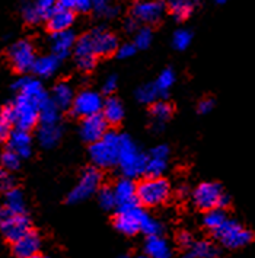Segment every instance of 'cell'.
<instances>
[{
	"instance_id": "54",
	"label": "cell",
	"mask_w": 255,
	"mask_h": 258,
	"mask_svg": "<svg viewBox=\"0 0 255 258\" xmlns=\"http://www.w3.org/2000/svg\"><path fill=\"white\" fill-rule=\"evenodd\" d=\"M121 258H140V257H137V255H122Z\"/></svg>"
},
{
	"instance_id": "19",
	"label": "cell",
	"mask_w": 255,
	"mask_h": 258,
	"mask_svg": "<svg viewBox=\"0 0 255 258\" xmlns=\"http://www.w3.org/2000/svg\"><path fill=\"white\" fill-rule=\"evenodd\" d=\"M14 88L18 92V95L29 96V98L38 101L41 104L48 99V95H47L42 83L38 79H34L31 76H24V78L18 79L14 85Z\"/></svg>"
},
{
	"instance_id": "21",
	"label": "cell",
	"mask_w": 255,
	"mask_h": 258,
	"mask_svg": "<svg viewBox=\"0 0 255 258\" xmlns=\"http://www.w3.org/2000/svg\"><path fill=\"white\" fill-rule=\"evenodd\" d=\"M8 149L19 155L22 159L29 158L32 153V137L29 136L27 130L15 128L11 132L8 139Z\"/></svg>"
},
{
	"instance_id": "31",
	"label": "cell",
	"mask_w": 255,
	"mask_h": 258,
	"mask_svg": "<svg viewBox=\"0 0 255 258\" xmlns=\"http://www.w3.org/2000/svg\"><path fill=\"white\" fill-rule=\"evenodd\" d=\"M40 121L41 124H55L60 122V109L48 98L45 102H42L40 107Z\"/></svg>"
},
{
	"instance_id": "8",
	"label": "cell",
	"mask_w": 255,
	"mask_h": 258,
	"mask_svg": "<svg viewBox=\"0 0 255 258\" xmlns=\"http://www.w3.org/2000/svg\"><path fill=\"white\" fill-rule=\"evenodd\" d=\"M101 172L99 169L94 168H88L79 178L78 184L73 187V190L69 192L68 202L72 204L82 203L85 200H88L91 196H94L96 191H99L101 185Z\"/></svg>"
},
{
	"instance_id": "30",
	"label": "cell",
	"mask_w": 255,
	"mask_h": 258,
	"mask_svg": "<svg viewBox=\"0 0 255 258\" xmlns=\"http://www.w3.org/2000/svg\"><path fill=\"white\" fill-rule=\"evenodd\" d=\"M228 219L229 218L228 215H226V212H225V209H213V210L206 212L204 219H203V223H204V226L209 231L216 232Z\"/></svg>"
},
{
	"instance_id": "34",
	"label": "cell",
	"mask_w": 255,
	"mask_h": 258,
	"mask_svg": "<svg viewBox=\"0 0 255 258\" xmlns=\"http://www.w3.org/2000/svg\"><path fill=\"white\" fill-rule=\"evenodd\" d=\"M175 83V72L172 69H165V70H162L161 75L158 76V79L155 82V85H156V88H158V91H159V94H166L172 86H174Z\"/></svg>"
},
{
	"instance_id": "12",
	"label": "cell",
	"mask_w": 255,
	"mask_h": 258,
	"mask_svg": "<svg viewBox=\"0 0 255 258\" xmlns=\"http://www.w3.org/2000/svg\"><path fill=\"white\" fill-rule=\"evenodd\" d=\"M88 34L91 37V42H92L95 54L98 57H108V55L117 53V50L120 47L118 38L109 29H107V28H95Z\"/></svg>"
},
{
	"instance_id": "49",
	"label": "cell",
	"mask_w": 255,
	"mask_h": 258,
	"mask_svg": "<svg viewBox=\"0 0 255 258\" xmlns=\"http://www.w3.org/2000/svg\"><path fill=\"white\" fill-rule=\"evenodd\" d=\"M178 244L181 245L182 248H189L191 245L194 244V239H193V236L188 233V232H182V233H179V236H178Z\"/></svg>"
},
{
	"instance_id": "17",
	"label": "cell",
	"mask_w": 255,
	"mask_h": 258,
	"mask_svg": "<svg viewBox=\"0 0 255 258\" xmlns=\"http://www.w3.org/2000/svg\"><path fill=\"white\" fill-rule=\"evenodd\" d=\"M114 194H115V200L117 206L120 209L124 207H132L137 204V184L132 178H121L115 182L114 185Z\"/></svg>"
},
{
	"instance_id": "36",
	"label": "cell",
	"mask_w": 255,
	"mask_h": 258,
	"mask_svg": "<svg viewBox=\"0 0 255 258\" xmlns=\"http://www.w3.org/2000/svg\"><path fill=\"white\" fill-rule=\"evenodd\" d=\"M193 41V34L188 31V29H178L175 31L174 35H172V45H174L175 50L178 51H184L189 47Z\"/></svg>"
},
{
	"instance_id": "35",
	"label": "cell",
	"mask_w": 255,
	"mask_h": 258,
	"mask_svg": "<svg viewBox=\"0 0 255 258\" xmlns=\"http://www.w3.org/2000/svg\"><path fill=\"white\" fill-rule=\"evenodd\" d=\"M21 161H22V158L9 149L5 150V152L0 155V166L5 168V169L9 171V172H14L16 169H19Z\"/></svg>"
},
{
	"instance_id": "23",
	"label": "cell",
	"mask_w": 255,
	"mask_h": 258,
	"mask_svg": "<svg viewBox=\"0 0 255 258\" xmlns=\"http://www.w3.org/2000/svg\"><path fill=\"white\" fill-rule=\"evenodd\" d=\"M75 91L72 85L68 82H58L53 88L51 92V101L57 105L58 109L72 108L73 101H75Z\"/></svg>"
},
{
	"instance_id": "52",
	"label": "cell",
	"mask_w": 255,
	"mask_h": 258,
	"mask_svg": "<svg viewBox=\"0 0 255 258\" xmlns=\"http://www.w3.org/2000/svg\"><path fill=\"white\" fill-rule=\"evenodd\" d=\"M9 216H11V212L6 209V206H0V228L9 219Z\"/></svg>"
},
{
	"instance_id": "18",
	"label": "cell",
	"mask_w": 255,
	"mask_h": 258,
	"mask_svg": "<svg viewBox=\"0 0 255 258\" xmlns=\"http://www.w3.org/2000/svg\"><path fill=\"white\" fill-rule=\"evenodd\" d=\"M41 236L35 231H29L21 239L14 242V254L18 258H34L40 254Z\"/></svg>"
},
{
	"instance_id": "2",
	"label": "cell",
	"mask_w": 255,
	"mask_h": 258,
	"mask_svg": "<svg viewBox=\"0 0 255 258\" xmlns=\"http://www.w3.org/2000/svg\"><path fill=\"white\" fill-rule=\"evenodd\" d=\"M121 150V136L117 133H107L101 140L95 142L89 148V158L96 168H114L118 165Z\"/></svg>"
},
{
	"instance_id": "24",
	"label": "cell",
	"mask_w": 255,
	"mask_h": 258,
	"mask_svg": "<svg viewBox=\"0 0 255 258\" xmlns=\"http://www.w3.org/2000/svg\"><path fill=\"white\" fill-rule=\"evenodd\" d=\"M61 135H63V128L60 122H55V124H41L37 137L42 148L51 149L60 142Z\"/></svg>"
},
{
	"instance_id": "7",
	"label": "cell",
	"mask_w": 255,
	"mask_h": 258,
	"mask_svg": "<svg viewBox=\"0 0 255 258\" xmlns=\"http://www.w3.org/2000/svg\"><path fill=\"white\" fill-rule=\"evenodd\" d=\"M8 58L11 66L16 72L27 73L34 68V63L37 60V51L34 44L29 40H19L9 47Z\"/></svg>"
},
{
	"instance_id": "11",
	"label": "cell",
	"mask_w": 255,
	"mask_h": 258,
	"mask_svg": "<svg viewBox=\"0 0 255 258\" xmlns=\"http://www.w3.org/2000/svg\"><path fill=\"white\" fill-rule=\"evenodd\" d=\"M166 5L162 0H137L132 8V18L145 25L158 24L163 18Z\"/></svg>"
},
{
	"instance_id": "41",
	"label": "cell",
	"mask_w": 255,
	"mask_h": 258,
	"mask_svg": "<svg viewBox=\"0 0 255 258\" xmlns=\"http://www.w3.org/2000/svg\"><path fill=\"white\" fill-rule=\"evenodd\" d=\"M98 202L101 204V207L107 209V210H111L117 206V200H115V194H114V190L112 188H108V187H104L101 190L98 191Z\"/></svg>"
},
{
	"instance_id": "55",
	"label": "cell",
	"mask_w": 255,
	"mask_h": 258,
	"mask_svg": "<svg viewBox=\"0 0 255 258\" xmlns=\"http://www.w3.org/2000/svg\"><path fill=\"white\" fill-rule=\"evenodd\" d=\"M34 258H48V257H42V255H37V257H34Z\"/></svg>"
},
{
	"instance_id": "47",
	"label": "cell",
	"mask_w": 255,
	"mask_h": 258,
	"mask_svg": "<svg viewBox=\"0 0 255 258\" xmlns=\"http://www.w3.org/2000/svg\"><path fill=\"white\" fill-rule=\"evenodd\" d=\"M117 86H118L117 76L111 75V76H108L107 79L104 81V85H102V91H104L105 94H112V92H115Z\"/></svg>"
},
{
	"instance_id": "1",
	"label": "cell",
	"mask_w": 255,
	"mask_h": 258,
	"mask_svg": "<svg viewBox=\"0 0 255 258\" xmlns=\"http://www.w3.org/2000/svg\"><path fill=\"white\" fill-rule=\"evenodd\" d=\"M40 107L41 102L29 98V96L18 95L3 111V115L8 118V121L15 125L19 130H31L37 122L40 121Z\"/></svg>"
},
{
	"instance_id": "32",
	"label": "cell",
	"mask_w": 255,
	"mask_h": 258,
	"mask_svg": "<svg viewBox=\"0 0 255 258\" xmlns=\"http://www.w3.org/2000/svg\"><path fill=\"white\" fill-rule=\"evenodd\" d=\"M150 115H152V120L155 121V124L161 127L171 118L172 107L168 102H155L150 109Z\"/></svg>"
},
{
	"instance_id": "15",
	"label": "cell",
	"mask_w": 255,
	"mask_h": 258,
	"mask_svg": "<svg viewBox=\"0 0 255 258\" xmlns=\"http://www.w3.org/2000/svg\"><path fill=\"white\" fill-rule=\"evenodd\" d=\"M107 127L108 122L104 120V117L101 114H98V115L88 117V118L82 120L79 133H81V137L85 142L92 145L107 135Z\"/></svg>"
},
{
	"instance_id": "6",
	"label": "cell",
	"mask_w": 255,
	"mask_h": 258,
	"mask_svg": "<svg viewBox=\"0 0 255 258\" xmlns=\"http://www.w3.org/2000/svg\"><path fill=\"white\" fill-rule=\"evenodd\" d=\"M213 235L220 242V245H223L225 248H229V249L243 248L254 238L252 232L233 219H228L217 231L213 232Z\"/></svg>"
},
{
	"instance_id": "22",
	"label": "cell",
	"mask_w": 255,
	"mask_h": 258,
	"mask_svg": "<svg viewBox=\"0 0 255 258\" xmlns=\"http://www.w3.org/2000/svg\"><path fill=\"white\" fill-rule=\"evenodd\" d=\"M145 252L149 258H171L172 257V248L169 242L162 238L161 235L148 236L145 242Z\"/></svg>"
},
{
	"instance_id": "43",
	"label": "cell",
	"mask_w": 255,
	"mask_h": 258,
	"mask_svg": "<svg viewBox=\"0 0 255 258\" xmlns=\"http://www.w3.org/2000/svg\"><path fill=\"white\" fill-rule=\"evenodd\" d=\"M34 3H35V8H37L42 21L44 19L47 21L50 14L58 6V0H34Z\"/></svg>"
},
{
	"instance_id": "25",
	"label": "cell",
	"mask_w": 255,
	"mask_h": 258,
	"mask_svg": "<svg viewBox=\"0 0 255 258\" xmlns=\"http://www.w3.org/2000/svg\"><path fill=\"white\" fill-rule=\"evenodd\" d=\"M58 68H60V58L58 57H55L54 54L40 55V57H37V60L34 63L32 72L35 76L47 79V78H51L58 70Z\"/></svg>"
},
{
	"instance_id": "51",
	"label": "cell",
	"mask_w": 255,
	"mask_h": 258,
	"mask_svg": "<svg viewBox=\"0 0 255 258\" xmlns=\"http://www.w3.org/2000/svg\"><path fill=\"white\" fill-rule=\"evenodd\" d=\"M137 21H136L135 18H130V19H127L125 21V24H124V28H125V31H129V32H136L139 27H137Z\"/></svg>"
},
{
	"instance_id": "45",
	"label": "cell",
	"mask_w": 255,
	"mask_h": 258,
	"mask_svg": "<svg viewBox=\"0 0 255 258\" xmlns=\"http://www.w3.org/2000/svg\"><path fill=\"white\" fill-rule=\"evenodd\" d=\"M11 122L8 121V118L3 115V112L0 114V143L6 142L11 135Z\"/></svg>"
},
{
	"instance_id": "28",
	"label": "cell",
	"mask_w": 255,
	"mask_h": 258,
	"mask_svg": "<svg viewBox=\"0 0 255 258\" xmlns=\"http://www.w3.org/2000/svg\"><path fill=\"white\" fill-rule=\"evenodd\" d=\"M166 9L171 12L176 21H185L194 11V2L193 0H168Z\"/></svg>"
},
{
	"instance_id": "44",
	"label": "cell",
	"mask_w": 255,
	"mask_h": 258,
	"mask_svg": "<svg viewBox=\"0 0 255 258\" xmlns=\"http://www.w3.org/2000/svg\"><path fill=\"white\" fill-rule=\"evenodd\" d=\"M14 188V177L9 171L0 166V191L8 192Z\"/></svg>"
},
{
	"instance_id": "42",
	"label": "cell",
	"mask_w": 255,
	"mask_h": 258,
	"mask_svg": "<svg viewBox=\"0 0 255 258\" xmlns=\"http://www.w3.org/2000/svg\"><path fill=\"white\" fill-rule=\"evenodd\" d=\"M142 232L146 235V236H155V235H161L162 232V225L158 219L152 218L146 215L145 220H143V225H142Z\"/></svg>"
},
{
	"instance_id": "16",
	"label": "cell",
	"mask_w": 255,
	"mask_h": 258,
	"mask_svg": "<svg viewBox=\"0 0 255 258\" xmlns=\"http://www.w3.org/2000/svg\"><path fill=\"white\" fill-rule=\"evenodd\" d=\"M76 41H78V38H76V35H75V32L72 29L63 31V32H54V34H51V38H50L51 54L58 57L60 60L66 58L73 53Z\"/></svg>"
},
{
	"instance_id": "9",
	"label": "cell",
	"mask_w": 255,
	"mask_h": 258,
	"mask_svg": "<svg viewBox=\"0 0 255 258\" xmlns=\"http://www.w3.org/2000/svg\"><path fill=\"white\" fill-rule=\"evenodd\" d=\"M146 215L148 213H145L137 204L132 206V207L118 209L115 219H114V226L121 233L132 236V235L142 232V225H143Z\"/></svg>"
},
{
	"instance_id": "3",
	"label": "cell",
	"mask_w": 255,
	"mask_h": 258,
	"mask_svg": "<svg viewBox=\"0 0 255 258\" xmlns=\"http://www.w3.org/2000/svg\"><path fill=\"white\" fill-rule=\"evenodd\" d=\"M148 156L137 148L129 136H121V150L118 166L125 178H137L146 174Z\"/></svg>"
},
{
	"instance_id": "48",
	"label": "cell",
	"mask_w": 255,
	"mask_h": 258,
	"mask_svg": "<svg viewBox=\"0 0 255 258\" xmlns=\"http://www.w3.org/2000/svg\"><path fill=\"white\" fill-rule=\"evenodd\" d=\"M168 155H169V149L165 145H158V146H155L152 149V152H150V156L162 158V159H168Z\"/></svg>"
},
{
	"instance_id": "4",
	"label": "cell",
	"mask_w": 255,
	"mask_h": 258,
	"mask_svg": "<svg viewBox=\"0 0 255 258\" xmlns=\"http://www.w3.org/2000/svg\"><path fill=\"white\" fill-rule=\"evenodd\" d=\"M193 203L200 210L209 212L213 209H226L230 203L229 196L217 182H202L191 194Z\"/></svg>"
},
{
	"instance_id": "29",
	"label": "cell",
	"mask_w": 255,
	"mask_h": 258,
	"mask_svg": "<svg viewBox=\"0 0 255 258\" xmlns=\"http://www.w3.org/2000/svg\"><path fill=\"white\" fill-rule=\"evenodd\" d=\"M5 206L11 212V215H25L27 204H25V197L22 191L16 190V188L8 191L5 197Z\"/></svg>"
},
{
	"instance_id": "38",
	"label": "cell",
	"mask_w": 255,
	"mask_h": 258,
	"mask_svg": "<svg viewBox=\"0 0 255 258\" xmlns=\"http://www.w3.org/2000/svg\"><path fill=\"white\" fill-rule=\"evenodd\" d=\"M152 41H153V32L149 27L139 28L135 32V42L133 44L136 45V48L145 50V48L150 47Z\"/></svg>"
},
{
	"instance_id": "26",
	"label": "cell",
	"mask_w": 255,
	"mask_h": 258,
	"mask_svg": "<svg viewBox=\"0 0 255 258\" xmlns=\"http://www.w3.org/2000/svg\"><path fill=\"white\" fill-rule=\"evenodd\" d=\"M220 251L210 241H194L184 258H219Z\"/></svg>"
},
{
	"instance_id": "50",
	"label": "cell",
	"mask_w": 255,
	"mask_h": 258,
	"mask_svg": "<svg viewBox=\"0 0 255 258\" xmlns=\"http://www.w3.org/2000/svg\"><path fill=\"white\" fill-rule=\"evenodd\" d=\"M213 108H215V102H213V99H209V98L203 99L199 104V112L200 114H209Z\"/></svg>"
},
{
	"instance_id": "37",
	"label": "cell",
	"mask_w": 255,
	"mask_h": 258,
	"mask_svg": "<svg viewBox=\"0 0 255 258\" xmlns=\"http://www.w3.org/2000/svg\"><path fill=\"white\" fill-rule=\"evenodd\" d=\"M166 165H168V159L149 156L148 165H146V174L149 177H162V174L166 169Z\"/></svg>"
},
{
	"instance_id": "10",
	"label": "cell",
	"mask_w": 255,
	"mask_h": 258,
	"mask_svg": "<svg viewBox=\"0 0 255 258\" xmlns=\"http://www.w3.org/2000/svg\"><path fill=\"white\" fill-rule=\"evenodd\" d=\"M104 99L96 91L92 89H85L81 91L78 95L75 96L73 105H72V112L76 117L81 118H88V117H94L102 112L104 108Z\"/></svg>"
},
{
	"instance_id": "40",
	"label": "cell",
	"mask_w": 255,
	"mask_h": 258,
	"mask_svg": "<svg viewBox=\"0 0 255 258\" xmlns=\"http://www.w3.org/2000/svg\"><path fill=\"white\" fill-rule=\"evenodd\" d=\"M21 12H22L24 21L28 22V24H38V22L42 21L40 14H38V11H37V8H35L34 0H32V2H25V3L22 5Z\"/></svg>"
},
{
	"instance_id": "27",
	"label": "cell",
	"mask_w": 255,
	"mask_h": 258,
	"mask_svg": "<svg viewBox=\"0 0 255 258\" xmlns=\"http://www.w3.org/2000/svg\"><path fill=\"white\" fill-rule=\"evenodd\" d=\"M101 115L108 124H118L124 118V107L117 98H108L104 102V108Z\"/></svg>"
},
{
	"instance_id": "13",
	"label": "cell",
	"mask_w": 255,
	"mask_h": 258,
	"mask_svg": "<svg viewBox=\"0 0 255 258\" xmlns=\"http://www.w3.org/2000/svg\"><path fill=\"white\" fill-rule=\"evenodd\" d=\"M73 55H75V63L81 72H92L94 70V68L96 66L98 55L95 54L89 34H83L81 38H78L75 50H73Z\"/></svg>"
},
{
	"instance_id": "39",
	"label": "cell",
	"mask_w": 255,
	"mask_h": 258,
	"mask_svg": "<svg viewBox=\"0 0 255 258\" xmlns=\"http://www.w3.org/2000/svg\"><path fill=\"white\" fill-rule=\"evenodd\" d=\"M58 5L73 12H89L92 9V0H58Z\"/></svg>"
},
{
	"instance_id": "14",
	"label": "cell",
	"mask_w": 255,
	"mask_h": 258,
	"mask_svg": "<svg viewBox=\"0 0 255 258\" xmlns=\"http://www.w3.org/2000/svg\"><path fill=\"white\" fill-rule=\"evenodd\" d=\"M29 231H31V222L27 218V215H11L0 228V232L5 236V239L12 244L21 239L24 235H27Z\"/></svg>"
},
{
	"instance_id": "53",
	"label": "cell",
	"mask_w": 255,
	"mask_h": 258,
	"mask_svg": "<svg viewBox=\"0 0 255 258\" xmlns=\"http://www.w3.org/2000/svg\"><path fill=\"white\" fill-rule=\"evenodd\" d=\"M229 0H216V3H219V5H225V3H228Z\"/></svg>"
},
{
	"instance_id": "46",
	"label": "cell",
	"mask_w": 255,
	"mask_h": 258,
	"mask_svg": "<svg viewBox=\"0 0 255 258\" xmlns=\"http://www.w3.org/2000/svg\"><path fill=\"white\" fill-rule=\"evenodd\" d=\"M136 51H137V48H136L135 44H121L120 47H118V50H117V55H118V58H130V57H133L136 54Z\"/></svg>"
},
{
	"instance_id": "5",
	"label": "cell",
	"mask_w": 255,
	"mask_h": 258,
	"mask_svg": "<svg viewBox=\"0 0 255 258\" xmlns=\"http://www.w3.org/2000/svg\"><path fill=\"white\" fill-rule=\"evenodd\" d=\"M171 196V185L162 177H148L137 185V200L148 207L163 204Z\"/></svg>"
},
{
	"instance_id": "20",
	"label": "cell",
	"mask_w": 255,
	"mask_h": 258,
	"mask_svg": "<svg viewBox=\"0 0 255 258\" xmlns=\"http://www.w3.org/2000/svg\"><path fill=\"white\" fill-rule=\"evenodd\" d=\"M73 22H75V12L60 5L47 18V27L51 31V34L69 31L73 25Z\"/></svg>"
},
{
	"instance_id": "33",
	"label": "cell",
	"mask_w": 255,
	"mask_h": 258,
	"mask_svg": "<svg viewBox=\"0 0 255 258\" xmlns=\"http://www.w3.org/2000/svg\"><path fill=\"white\" fill-rule=\"evenodd\" d=\"M161 95L155 83H146V85H142L137 92H136V98L139 99V102L142 104H155L158 96Z\"/></svg>"
}]
</instances>
